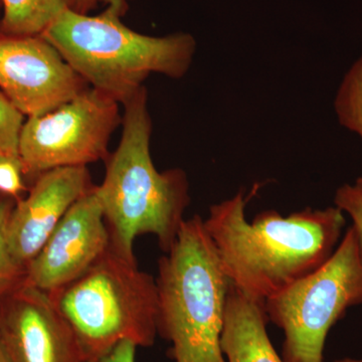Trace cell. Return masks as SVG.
Here are the masks:
<instances>
[{
  "label": "cell",
  "mask_w": 362,
  "mask_h": 362,
  "mask_svg": "<svg viewBox=\"0 0 362 362\" xmlns=\"http://www.w3.org/2000/svg\"><path fill=\"white\" fill-rule=\"evenodd\" d=\"M0 33L18 37L42 35L61 16L71 8L73 0H1Z\"/></svg>",
  "instance_id": "13"
},
{
  "label": "cell",
  "mask_w": 362,
  "mask_h": 362,
  "mask_svg": "<svg viewBox=\"0 0 362 362\" xmlns=\"http://www.w3.org/2000/svg\"><path fill=\"white\" fill-rule=\"evenodd\" d=\"M120 125V104L92 87L54 110L28 117L20 140L23 173L37 176L106 161L112 135Z\"/></svg>",
  "instance_id": "7"
},
{
  "label": "cell",
  "mask_w": 362,
  "mask_h": 362,
  "mask_svg": "<svg viewBox=\"0 0 362 362\" xmlns=\"http://www.w3.org/2000/svg\"><path fill=\"white\" fill-rule=\"evenodd\" d=\"M334 109L338 122L362 140V54L343 78Z\"/></svg>",
  "instance_id": "14"
},
{
  "label": "cell",
  "mask_w": 362,
  "mask_h": 362,
  "mask_svg": "<svg viewBox=\"0 0 362 362\" xmlns=\"http://www.w3.org/2000/svg\"><path fill=\"white\" fill-rule=\"evenodd\" d=\"M244 192L211 206L204 220L232 285L265 302L322 266L340 243L344 213L310 207L288 216L274 209L246 218Z\"/></svg>",
  "instance_id": "1"
},
{
  "label": "cell",
  "mask_w": 362,
  "mask_h": 362,
  "mask_svg": "<svg viewBox=\"0 0 362 362\" xmlns=\"http://www.w3.org/2000/svg\"><path fill=\"white\" fill-rule=\"evenodd\" d=\"M361 304L362 259L350 226L322 266L267 299L264 308L268 320L284 332V362H324L331 328Z\"/></svg>",
  "instance_id": "6"
},
{
  "label": "cell",
  "mask_w": 362,
  "mask_h": 362,
  "mask_svg": "<svg viewBox=\"0 0 362 362\" xmlns=\"http://www.w3.org/2000/svg\"><path fill=\"white\" fill-rule=\"evenodd\" d=\"M334 362H362V359L343 358Z\"/></svg>",
  "instance_id": "22"
},
{
  "label": "cell",
  "mask_w": 362,
  "mask_h": 362,
  "mask_svg": "<svg viewBox=\"0 0 362 362\" xmlns=\"http://www.w3.org/2000/svg\"><path fill=\"white\" fill-rule=\"evenodd\" d=\"M99 1L101 0H73V6L71 9L78 13H88L97 6Z\"/></svg>",
  "instance_id": "20"
},
{
  "label": "cell",
  "mask_w": 362,
  "mask_h": 362,
  "mask_svg": "<svg viewBox=\"0 0 362 362\" xmlns=\"http://www.w3.org/2000/svg\"><path fill=\"white\" fill-rule=\"evenodd\" d=\"M105 4L97 16L68 9L42 35L90 87L123 105L151 74L175 80L187 75L197 52L190 33L142 35L124 25L127 0Z\"/></svg>",
  "instance_id": "3"
},
{
  "label": "cell",
  "mask_w": 362,
  "mask_h": 362,
  "mask_svg": "<svg viewBox=\"0 0 362 362\" xmlns=\"http://www.w3.org/2000/svg\"><path fill=\"white\" fill-rule=\"evenodd\" d=\"M0 362H8L6 354H4V350L2 349L1 343H0Z\"/></svg>",
  "instance_id": "21"
},
{
  "label": "cell",
  "mask_w": 362,
  "mask_h": 362,
  "mask_svg": "<svg viewBox=\"0 0 362 362\" xmlns=\"http://www.w3.org/2000/svg\"><path fill=\"white\" fill-rule=\"evenodd\" d=\"M25 117L0 90V157L20 158V140Z\"/></svg>",
  "instance_id": "16"
},
{
  "label": "cell",
  "mask_w": 362,
  "mask_h": 362,
  "mask_svg": "<svg viewBox=\"0 0 362 362\" xmlns=\"http://www.w3.org/2000/svg\"><path fill=\"white\" fill-rule=\"evenodd\" d=\"M11 197H0V302L25 283V269L11 255L7 225L14 204Z\"/></svg>",
  "instance_id": "15"
},
{
  "label": "cell",
  "mask_w": 362,
  "mask_h": 362,
  "mask_svg": "<svg viewBox=\"0 0 362 362\" xmlns=\"http://www.w3.org/2000/svg\"><path fill=\"white\" fill-rule=\"evenodd\" d=\"M110 242L94 187L71 206L26 267L25 284L52 294L94 265L109 249Z\"/></svg>",
  "instance_id": "10"
},
{
  "label": "cell",
  "mask_w": 362,
  "mask_h": 362,
  "mask_svg": "<svg viewBox=\"0 0 362 362\" xmlns=\"http://www.w3.org/2000/svg\"><path fill=\"white\" fill-rule=\"evenodd\" d=\"M158 262L157 334L175 362H226L221 349L230 279L204 220L183 221L170 251Z\"/></svg>",
  "instance_id": "4"
},
{
  "label": "cell",
  "mask_w": 362,
  "mask_h": 362,
  "mask_svg": "<svg viewBox=\"0 0 362 362\" xmlns=\"http://www.w3.org/2000/svg\"><path fill=\"white\" fill-rule=\"evenodd\" d=\"M264 305L230 285L221 334L226 362H284L269 337Z\"/></svg>",
  "instance_id": "12"
},
{
  "label": "cell",
  "mask_w": 362,
  "mask_h": 362,
  "mask_svg": "<svg viewBox=\"0 0 362 362\" xmlns=\"http://www.w3.org/2000/svg\"><path fill=\"white\" fill-rule=\"evenodd\" d=\"M1 16H2V4H1V0H0V18H1Z\"/></svg>",
  "instance_id": "23"
},
{
  "label": "cell",
  "mask_w": 362,
  "mask_h": 362,
  "mask_svg": "<svg viewBox=\"0 0 362 362\" xmlns=\"http://www.w3.org/2000/svg\"><path fill=\"white\" fill-rule=\"evenodd\" d=\"M0 343L8 362H87L52 297L25 283L0 302Z\"/></svg>",
  "instance_id": "9"
},
{
  "label": "cell",
  "mask_w": 362,
  "mask_h": 362,
  "mask_svg": "<svg viewBox=\"0 0 362 362\" xmlns=\"http://www.w3.org/2000/svg\"><path fill=\"white\" fill-rule=\"evenodd\" d=\"M90 88L42 35L0 33V90L26 117L54 110Z\"/></svg>",
  "instance_id": "8"
},
{
  "label": "cell",
  "mask_w": 362,
  "mask_h": 362,
  "mask_svg": "<svg viewBox=\"0 0 362 362\" xmlns=\"http://www.w3.org/2000/svg\"><path fill=\"white\" fill-rule=\"evenodd\" d=\"M88 166L51 169L35 178L25 199L14 204L7 240L16 261L26 269L73 204L90 192Z\"/></svg>",
  "instance_id": "11"
},
{
  "label": "cell",
  "mask_w": 362,
  "mask_h": 362,
  "mask_svg": "<svg viewBox=\"0 0 362 362\" xmlns=\"http://www.w3.org/2000/svg\"><path fill=\"white\" fill-rule=\"evenodd\" d=\"M23 175L25 173L20 158L0 157V194L18 197L25 192Z\"/></svg>",
  "instance_id": "18"
},
{
  "label": "cell",
  "mask_w": 362,
  "mask_h": 362,
  "mask_svg": "<svg viewBox=\"0 0 362 362\" xmlns=\"http://www.w3.org/2000/svg\"><path fill=\"white\" fill-rule=\"evenodd\" d=\"M334 204L351 218V226L356 232L362 259V177L338 188Z\"/></svg>",
  "instance_id": "17"
},
{
  "label": "cell",
  "mask_w": 362,
  "mask_h": 362,
  "mask_svg": "<svg viewBox=\"0 0 362 362\" xmlns=\"http://www.w3.org/2000/svg\"><path fill=\"white\" fill-rule=\"evenodd\" d=\"M136 349L135 343L126 340L117 344L99 362H135Z\"/></svg>",
  "instance_id": "19"
},
{
  "label": "cell",
  "mask_w": 362,
  "mask_h": 362,
  "mask_svg": "<svg viewBox=\"0 0 362 362\" xmlns=\"http://www.w3.org/2000/svg\"><path fill=\"white\" fill-rule=\"evenodd\" d=\"M122 135L106 159V173L95 187L115 251L135 259L133 244L153 235L162 251L175 244L190 204L189 183L181 168L157 170L150 153L152 120L145 86L123 104Z\"/></svg>",
  "instance_id": "2"
},
{
  "label": "cell",
  "mask_w": 362,
  "mask_h": 362,
  "mask_svg": "<svg viewBox=\"0 0 362 362\" xmlns=\"http://www.w3.org/2000/svg\"><path fill=\"white\" fill-rule=\"evenodd\" d=\"M49 295L75 331L87 362H99L126 340L137 347L156 342V280L111 244L82 276Z\"/></svg>",
  "instance_id": "5"
}]
</instances>
